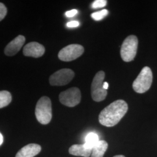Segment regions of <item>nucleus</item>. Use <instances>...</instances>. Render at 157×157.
Segmentation results:
<instances>
[{"mask_svg":"<svg viewBox=\"0 0 157 157\" xmlns=\"http://www.w3.org/2000/svg\"><path fill=\"white\" fill-rule=\"evenodd\" d=\"M128 105L123 100L113 101L100 112V123L107 127H112L118 124L128 112Z\"/></svg>","mask_w":157,"mask_h":157,"instance_id":"f257e3e1","label":"nucleus"},{"mask_svg":"<svg viewBox=\"0 0 157 157\" xmlns=\"http://www.w3.org/2000/svg\"><path fill=\"white\" fill-rule=\"evenodd\" d=\"M4 141V138H3V136L0 133V146L2 144Z\"/></svg>","mask_w":157,"mask_h":157,"instance_id":"4be33fe9","label":"nucleus"},{"mask_svg":"<svg viewBox=\"0 0 157 157\" xmlns=\"http://www.w3.org/2000/svg\"><path fill=\"white\" fill-rule=\"evenodd\" d=\"M105 73L104 71H99L94 76L91 84V97L94 101L100 102L105 99L107 95V90L103 87Z\"/></svg>","mask_w":157,"mask_h":157,"instance_id":"39448f33","label":"nucleus"},{"mask_svg":"<svg viewBox=\"0 0 157 157\" xmlns=\"http://www.w3.org/2000/svg\"><path fill=\"white\" fill-rule=\"evenodd\" d=\"M92 151L93 149L87 148L84 144H74L69 149V152L70 154L84 157H89L91 156Z\"/></svg>","mask_w":157,"mask_h":157,"instance_id":"f8f14e48","label":"nucleus"},{"mask_svg":"<svg viewBox=\"0 0 157 157\" xmlns=\"http://www.w3.org/2000/svg\"><path fill=\"white\" fill-rule=\"evenodd\" d=\"M152 82L151 69L148 67L142 69L133 83V89L136 93H144L150 89Z\"/></svg>","mask_w":157,"mask_h":157,"instance_id":"7ed1b4c3","label":"nucleus"},{"mask_svg":"<svg viewBox=\"0 0 157 157\" xmlns=\"http://www.w3.org/2000/svg\"><path fill=\"white\" fill-rule=\"evenodd\" d=\"M138 47L137 37L130 35L124 40L121 49V56L124 62H130L135 59Z\"/></svg>","mask_w":157,"mask_h":157,"instance_id":"20e7f679","label":"nucleus"},{"mask_svg":"<svg viewBox=\"0 0 157 157\" xmlns=\"http://www.w3.org/2000/svg\"><path fill=\"white\" fill-rule=\"evenodd\" d=\"M25 42V37L22 35L18 36L6 46L4 50L6 55L8 56H13L17 54L22 48Z\"/></svg>","mask_w":157,"mask_h":157,"instance_id":"9d476101","label":"nucleus"},{"mask_svg":"<svg viewBox=\"0 0 157 157\" xmlns=\"http://www.w3.org/2000/svg\"><path fill=\"white\" fill-rule=\"evenodd\" d=\"M108 143L105 140H100L93 148L91 157H103L108 148Z\"/></svg>","mask_w":157,"mask_h":157,"instance_id":"ddd939ff","label":"nucleus"},{"mask_svg":"<svg viewBox=\"0 0 157 157\" xmlns=\"http://www.w3.org/2000/svg\"><path fill=\"white\" fill-rule=\"evenodd\" d=\"M113 157H125L124 155H115Z\"/></svg>","mask_w":157,"mask_h":157,"instance_id":"5701e85b","label":"nucleus"},{"mask_svg":"<svg viewBox=\"0 0 157 157\" xmlns=\"http://www.w3.org/2000/svg\"><path fill=\"white\" fill-rule=\"evenodd\" d=\"M79 25V22L76 21H73L69 22L67 23V26L68 28H76Z\"/></svg>","mask_w":157,"mask_h":157,"instance_id":"6ab92c4d","label":"nucleus"},{"mask_svg":"<svg viewBox=\"0 0 157 157\" xmlns=\"http://www.w3.org/2000/svg\"><path fill=\"white\" fill-rule=\"evenodd\" d=\"M99 141L100 139L98 135L95 133L91 132L86 136L84 144L87 148L93 149Z\"/></svg>","mask_w":157,"mask_h":157,"instance_id":"4468645a","label":"nucleus"},{"mask_svg":"<svg viewBox=\"0 0 157 157\" xmlns=\"http://www.w3.org/2000/svg\"><path fill=\"white\" fill-rule=\"evenodd\" d=\"M75 76V73L70 69H62L53 73L49 78L52 86H61L68 84Z\"/></svg>","mask_w":157,"mask_h":157,"instance_id":"6e6552de","label":"nucleus"},{"mask_svg":"<svg viewBox=\"0 0 157 157\" xmlns=\"http://www.w3.org/2000/svg\"><path fill=\"white\" fill-rule=\"evenodd\" d=\"M23 52L25 56L39 58L44 55L45 48L39 43L31 42L24 47Z\"/></svg>","mask_w":157,"mask_h":157,"instance_id":"1a4fd4ad","label":"nucleus"},{"mask_svg":"<svg viewBox=\"0 0 157 157\" xmlns=\"http://www.w3.org/2000/svg\"><path fill=\"white\" fill-rule=\"evenodd\" d=\"M108 14V11L107 10H103L100 11L93 13L91 15V17L94 20L99 21L102 20L103 18H104Z\"/></svg>","mask_w":157,"mask_h":157,"instance_id":"dca6fc26","label":"nucleus"},{"mask_svg":"<svg viewBox=\"0 0 157 157\" xmlns=\"http://www.w3.org/2000/svg\"><path fill=\"white\" fill-rule=\"evenodd\" d=\"M41 146L37 144H29L22 147L17 152L15 157H34L41 151Z\"/></svg>","mask_w":157,"mask_h":157,"instance_id":"9b49d317","label":"nucleus"},{"mask_svg":"<svg viewBox=\"0 0 157 157\" xmlns=\"http://www.w3.org/2000/svg\"><path fill=\"white\" fill-rule=\"evenodd\" d=\"M78 13V11L76 10H72L71 11H67L65 13V15L66 17H73L76 15Z\"/></svg>","mask_w":157,"mask_h":157,"instance_id":"aec40b11","label":"nucleus"},{"mask_svg":"<svg viewBox=\"0 0 157 157\" xmlns=\"http://www.w3.org/2000/svg\"><path fill=\"white\" fill-rule=\"evenodd\" d=\"M107 3L106 0H95L92 4L91 7L94 9L102 8L107 5Z\"/></svg>","mask_w":157,"mask_h":157,"instance_id":"f3484780","label":"nucleus"},{"mask_svg":"<svg viewBox=\"0 0 157 157\" xmlns=\"http://www.w3.org/2000/svg\"><path fill=\"white\" fill-rule=\"evenodd\" d=\"M12 101L11 94L6 90L0 91V108L8 105Z\"/></svg>","mask_w":157,"mask_h":157,"instance_id":"2eb2a0df","label":"nucleus"},{"mask_svg":"<svg viewBox=\"0 0 157 157\" xmlns=\"http://www.w3.org/2000/svg\"><path fill=\"white\" fill-rule=\"evenodd\" d=\"M7 13V9L6 6L2 3L0 2V21H1L5 17Z\"/></svg>","mask_w":157,"mask_h":157,"instance_id":"a211bd4d","label":"nucleus"},{"mask_svg":"<svg viewBox=\"0 0 157 157\" xmlns=\"http://www.w3.org/2000/svg\"><path fill=\"white\" fill-rule=\"evenodd\" d=\"M84 51V47L82 45L70 44L63 48L59 52L58 58L62 61H72L81 56Z\"/></svg>","mask_w":157,"mask_h":157,"instance_id":"423d86ee","label":"nucleus"},{"mask_svg":"<svg viewBox=\"0 0 157 157\" xmlns=\"http://www.w3.org/2000/svg\"><path fill=\"white\" fill-rule=\"evenodd\" d=\"M103 87L105 90H107L108 87H109V84L107 83V82H104V84H103Z\"/></svg>","mask_w":157,"mask_h":157,"instance_id":"412c9836","label":"nucleus"},{"mask_svg":"<svg viewBox=\"0 0 157 157\" xmlns=\"http://www.w3.org/2000/svg\"><path fill=\"white\" fill-rule=\"evenodd\" d=\"M35 115L40 124H47L52 119V107L50 99L46 96L42 97L37 102Z\"/></svg>","mask_w":157,"mask_h":157,"instance_id":"f03ea898","label":"nucleus"},{"mask_svg":"<svg viewBox=\"0 0 157 157\" xmlns=\"http://www.w3.org/2000/svg\"><path fill=\"white\" fill-rule=\"evenodd\" d=\"M59 101L63 105L67 107L76 106L80 102L81 93L77 87H72L60 93Z\"/></svg>","mask_w":157,"mask_h":157,"instance_id":"0eeeda50","label":"nucleus"}]
</instances>
